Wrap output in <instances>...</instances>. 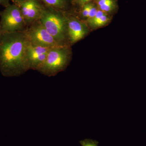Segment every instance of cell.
Segmentation results:
<instances>
[{"mask_svg":"<svg viewBox=\"0 0 146 146\" xmlns=\"http://www.w3.org/2000/svg\"><path fill=\"white\" fill-rule=\"evenodd\" d=\"M97 4L99 10L106 13L111 12L116 7L115 0H97Z\"/></svg>","mask_w":146,"mask_h":146,"instance_id":"11","label":"cell"},{"mask_svg":"<svg viewBox=\"0 0 146 146\" xmlns=\"http://www.w3.org/2000/svg\"><path fill=\"white\" fill-rule=\"evenodd\" d=\"M17 6L27 27L39 21L44 8V6L38 0H27Z\"/></svg>","mask_w":146,"mask_h":146,"instance_id":"6","label":"cell"},{"mask_svg":"<svg viewBox=\"0 0 146 146\" xmlns=\"http://www.w3.org/2000/svg\"><path fill=\"white\" fill-rule=\"evenodd\" d=\"M31 44L51 48L60 46L49 33L40 21L27 27L25 31Z\"/></svg>","mask_w":146,"mask_h":146,"instance_id":"5","label":"cell"},{"mask_svg":"<svg viewBox=\"0 0 146 146\" xmlns=\"http://www.w3.org/2000/svg\"><path fill=\"white\" fill-rule=\"evenodd\" d=\"M110 20V18L106 13L99 9L96 16L92 19L87 20V21L90 26L94 27H98L104 25L107 23Z\"/></svg>","mask_w":146,"mask_h":146,"instance_id":"10","label":"cell"},{"mask_svg":"<svg viewBox=\"0 0 146 146\" xmlns=\"http://www.w3.org/2000/svg\"><path fill=\"white\" fill-rule=\"evenodd\" d=\"M67 17L68 40L71 44H74L85 36L87 32L86 28L77 18L68 15Z\"/></svg>","mask_w":146,"mask_h":146,"instance_id":"8","label":"cell"},{"mask_svg":"<svg viewBox=\"0 0 146 146\" xmlns=\"http://www.w3.org/2000/svg\"><path fill=\"white\" fill-rule=\"evenodd\" d=\"M91 4H92L91 3H88L81 7V10L80 11V14L83 18H88Z\"/></svg>","mask_w":146,"mask_h":146,"instance_id":"12","label":"cell"},{"mask_svg":"<svg viewBox=\"0 0 146 146\" xmlns=\"http://www.w3.org/2000/svg\"><path fill=\"white\" fill-rule=\"evenodd\" d=\"M27 0H11V1L12 2L13 4L18 5L21 4V3L24 2Z\"/></svg>","mask_w":146,"mask_h":146,"instance_id":"17","label":"cell"},{"mask_svg":"<svg viewBox=\"0 0 146 146\" xmlns=\"http://www.w3.org/2000/svg\"><path fill=\"white\" fill-rule=\"evenodd\" d=\"M98 9L97 7L94 5V4H91V8H90V11L88 16L87 20H90L94 18V16H96V14L98 12Z\"/></svg>","mask_w":146,"mask_h":146,"instance_id":"14","label":"cell"},{"mask_svg":"<svg viewBox=\"0 0 146 146\" xmlns=\"http://www.w3.org/2000/svg\"><path fill=\"white\" fill-rule=\"evenodd\" d=\"M50 48L33 46L29 43L26 52L27 61L29 70H38L44 62Z\"/></svg>","mask_w":146,"mask_h":146,"instance_id":"7","label":"cell"},{"mask_svg":"<svg viewBox=\"0 0 146 146\" xmlns=\"http://www.w3.org/2000/svg\"><path fill=\"white\" fill-rule=\"evenodd\" d=\"M10 1L11 0H0V5L5 8L10 4Z\"/></svg>","mask_w":146,"mask_h":146,"instance_id":"16","label":"cell"},{"mask_svg":"<svg viewBox=\"0 0 146 146\" xmlns=\"http://www.w3.org/2000/svg\"><path fill=\"white\" fill-rule=\"evenodd\" d=\"M29 43L25 31L0 33V71L3 76H17L29 70L26 59Z\"/></svg>","mask_w":146,"mask_h":146,"instance_id":"1","label":"cell"},{"mask_svg":"<svg viewBox=\"0 0 146 146\" xmlns=\"http://www.w3.org/2000/svg\"><path fill=\"white\" fill-rule=\"evenodd\" d=\"M44 6L65 12L68 8V0H38Z\"/></svg>","mask_w":146,"mask_h":146,"instance_id":"9","label":"cell"},{"mask_svg":"<svg viewBox=\"0 0 146 146\" xmlns=\"http://www.w3.org/2000/svg\"><path fill=\"white\" fill-rule=\"evenodd\" d=\"M91 1L92 0H73L72 1V3L76 5L81 7L84 5L90 3Z\"/></svg>","mask_w":146,"mask_h":146,"instance_id":"15","label":"cell"},{"mask_svg":"<svg viewBox=\"0 0 146 146\" xmlns=\"http://www.w3.org/2000/svg\"><path fill=\"white\" fill-rule=\"evenodd\" d=\"M70 55L68 46L51 48L44 62L37 71L48 76L56 75L66 68L70 60Z\"/></svg>","mask_w":146,"mask_h":146,"instance_id":"3","label":"cell"},{"mask_svg":"<svg viewBox=\"0 0 146 146\" xmlns=\"http://www.w3.org/2000/svg\"><path fill=\"white\" fill-rule=\"evenodd\" d=\"M98 141L92 139H86L80 141L82 146H98Z\"/></svg>","mask_w":146,"mask_h":146,"instance_id":"13","label":"cell"},{"mask_svg":"<svg viewBox=\"0 0 146 146\" xmlns=\"http://www.w3.org/2000/svg\"><path fill=\"white\" fill-rule=\"evenodd\" d=\"M60 46H67L68 40L67 14L65 12L44 6L39 20Z\"/></svg>","mask_w":146,"mask_h":146,"instance_id":"2","label":"cell"},{"mask_svg":"<svg viewBox=\"0 0 146 146\" xmlns=\"http://www.w3.org/2000/svg\"><path fill=\"white\" fill-rule=\"evenodd\" d=\"M0 33L24 31L27 25L21 11L16 5H9L0 12Z\"/></svg>","mask_w":146,"mask_h":146,"instance_id":"4","label":"cell"}]
</instances>
